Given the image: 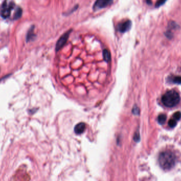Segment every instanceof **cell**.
I'll return each instance as SVG.
<instances>
[{"label": "cell", "mask_w": 181, "mask_h": 181, "mask_svg": "<svg viewBox=\"0 0 181 181\" xmlns=\"http://www.w3.org/2000/svg\"><path fill=\"white\" fill-rule=\"evenodd\" d=\"M113 0H96L93 5V10H97L105 8L111 5Z\"/></svg>", "instance_id": "obj_5"}, {"label": "cell", "mask_w": 181, "mask_h": 181, "mask_svg": "<svg viewBox=\"0 0 181 181\" xmlns=\"http://www.w3.org/2000/svg\"><path fill=\"white\" fill-rule=\"evenodd\" d=\"M132 25V23L130 20L124 21L121 23H119L118 25L117 28L120 32L124 33L126 32L129 30Z\"/></svg>", "instance_id": "obj_6"}, {"label": "cell", "mask_w": 181, "mask_h": 181, "mask_svg": "<svg viewBox=\"0 0 181 181\" xmlns=\"http://www.w3.org/2000/svg\"><path fill=\"white\" fill-rule=\"evenodd\" d=\"M14 7V4L12 2L8 3L7 1L5 0L3 2L0 11V14L3 18H8L10 15L11 11Z\"/></svg>", "instance_id": "obj_3"}, {"label": "cell", "mask_w": 181, "mask_h": 181, "mask_svg": "<svg viewBox=\"0 0 181 181\" xmlns=\"http://www.w3.org/2000/svg\"><path fill=\"white\" fill-rule=\"evenodd\" d=\"M134 140L136 142H138L140 140V135L139 132H136L134 135Z\"/></svg>", "instance_id": "obj_16"}, {"label": "cell", "mask_w": 181, "mask_h": 181, "mask_svg": "<svg viewBox=\"0 0 181 181\" xmlns=\"http://www.w3.org/2000/svg\"><path fill=\"white\" fill-rule=\"evenodd\" d=\"M174 119H175V120H179L181 119V113L180 112H176L173 115Z\"/></svg>", "instance_id": "obj_13"}, {"label": "cell", "mask_w": 181, "mask_h": 181, "mask_svg": "<svg viewBox=\"0 0 181 181\" xmlns=\"http://www.w3.org/2000/svg\"><path fill=\"white\" fill-rule=\"evenodd\" d=\"M177 122L175 119H171L168 122V125L171 128H174L176 126Z\"/></svg>", "instance_id": "obj_12"}, {"label": "cell", "mask_w": 181, "mask_h": 181, "mask_svg": "<svg viewBox=\"0 0 181 181\" xmlns=\"http://www.w3.org/2000/svg\"><path fill=\"white\" fill-rule=\"evenodd\" d=\"M132 113L134 114L135 115H138L139 114V109L138 106H135L132 109Z\"/></svg>", "instance_id": "obj_15"}, {"label": "cell", "mask_w": 181, "mask_h": 181, "mask_svg": "<svg viewBox=\"0 0 181 181\" xmlns=\"http://www.w3.org/2000/svg\"><path fill=\"white\" fill-rule=\"evenodd\" d=\"M35 34L34 33V26L31 27L30 29L29 30L28 34L27 35V42H30L31 40H33L35 38Z\"/></svg>", "instance_id": "obj_8"}, {"label": "cell", "mask_w": 181, "mask_h": 181, "mask_svg": "<svg viewBox=\"0 0 181 181\" xmlns=\"http://www.w3.org/2000/svg\"><path fill=\"white\" fill-rule=\"evenodd\" d=\"M104 60L106 62H109L111 60V54L108 49H104L103 52Z\"/></svg>", "instance_id": "obj_9"}, {"label": "cell", "mask_w": 181, "mask_h": 181, "mask_svg": "<svg viewBox=\"0 0 181 181\" xmlns=\"http://www.w3.org/2000/svg\"><path fill=\"white\" fill-rule=\"evenodd\" d=\"M176 158L173 153L171 152H164L160 153L159 156V163L162 168L170 170L175 165Z\"/></svg>", "instance_id": "obj_1"}, {"label": "cell", "mask_w": 181, "mask_h": 181, "mask_svg": "<svg viewBox=\"0 0 181 181\" xmlns=\"http://www.w3.org/2000/svg\"><path fill=\"white\" fill-rule=\"evenodd\" d=\"M72 30L67 31L65 34H63L62 36L60 37V39L57 41V44L56 45V50L58 51L65 45V44L68 41V39L70 36V34L72 32Z\"/></svg>", "instance_id": "obj_4"}, {"label": "cell", "mask_w": 181, "mask_h": 181, "mask_svg": "<svg viewBox=\"0 0 181 181\" xmlns=\"http://www.w3.org/2000/svg\"><path fill=\"white\" fill-rule=\"evenodd\" d=\"M86 129V124L83 122H80L76 125L74 128V131L77 135H80L84 132Z\"/></svg>", "instance_id": "obj_7"}, {"label": "cell", "mask_w": 181, "mask_h": 181, "mask_svg": "<svg viewBox=\"0 0 181 181\" xmlns=\"http://www.w3.org/2000/svg\"><path fill=\"white\" fill-rule=\"evenodd\" d=\"M174 83H176L178 84H181V76H175L173 80Z\"/></svg>", "instance_id": "obj_14"}, {"label": "cell", "mask_w": 181, "mask_h": 181, "mask_svg": "<svg viewBox=\"0 0 181 181\" xmlns=\"http://www.w3.org/2000/svg\"><path fill=\"white\" fill-rule=\"evenodd\" d=\"M162 101L166 106L171 108L175 106L179 103L180 101V97L176 91L170 90L162 96Z\"/></svg>", "instance_id": "obj_2"}, {"label": "cell", "mask_w": 181, "mask_h": 181, "mask_svg": "<svg viewBox=\"0 0 181 181\" xmlns=\"http://www.w3.org/2000/svg\"><path fill=\"white\" fill-rule=\"evenodd\" d=\"M22 14V10L20 8H18L17 9L16 12L14 15V20H18L20 18Z\"/></svg>", "instance_id": "obj_10"}, {"label": "cell", "mask_w": 181, "mask_h": 181, "mask_svg": "<svg viewBox=\"0 0 181 181\" xmlns=\"http://www.w3.org/2000/svg\"><path fill=\"white\" fill-rule=\"evenodd\" d=\"M166 1V0H158V1H157V2L156 3V5L157 7H158V6H159L160 5H162Z\"/></svg>", "instance_id": "obj_17"}, {"label": "cell", "mask_w": 181, "mask_h": 181, "mask_svg": "<svg viewBox=\"0 0 181 181\" xmlns=\"http://www.w3.org/2000/svg\"><path fill=\"white\" fill-rule=\"evenodd\" d=\"M166 120V116L164 114H161L159 115L158 117V123L160 124H164Z\"/></svg>", "instance_id": "obj_11"}]
</instances>
